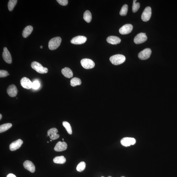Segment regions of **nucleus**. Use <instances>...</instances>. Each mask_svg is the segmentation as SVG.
Instances as JSON below:
<instances>
[{
  "mask_svg": "<svg viewBox=\"0 0 177 177\" xmlns=\"http://www.w3.org/2000/svg\"><path fill=\"white\" fill-rule=\"evenodd\" d=\"M63 141H64V139H63Z\"/></svg>",
  "mask_w": 177,
  "mask_h": 177,
  "instance_id": "39",
  "label": "nucleus"
},
{
  "mask_svg": "<svg viewBox=\"0 0 177 177\" xmlns=\"http://www.w3.org/2000/svg\"><path fill=\"white\" fill-rule=\"evenodd\" d=\"M23 143V141L21 139H18L11 144L9 146L10 149L11 151H15L19 149Z\"/></svg>",
  "mask_w": 177,
  "mask_h": 177,
  "instance_id": "14",
  "label": "nucleus"
},
{
  "mask_svg": "<svg viewBox=\"0 0 177 177\" xmlns=\"http://www.w3.org/2000/svg\"><path fill=\"white\" fill-rule=\"evenodd\" d=\"M110 60L113 65H119L125 61L126 57L122 55H116L110 57Z\"/></svg>",
  "mask_w": 177,
  "mask_h": 177,
  "instance_id": "1",
  "label": "nucleus"
},
{
  "mask_svg": "<svg viewBox=\"0 0 177 177\" xmlns=\"http://www.w3.org/2000/svg\"><path fill=\"white\" fill-rule=\"evenodd\" d=\"M12 125L11 123H7L4 124H3L0 126V133L5 132L12 127Z\"/></svg>",
  "mask_w": 177,
  "mask_h": 177,
  "instance_id": "23",
  "label": "nucleus"
},
{
  "mask_svg": "<svg viewBox=\"0 0 177 177\" xmlns=\"http://www.w3.org/2000/svg\"><path fill=\"white\" fill-rule=\"evenodd\" d=\"M7 177H17L15 175L12 174H10L8 175Z\"/></svg>",
  "mask_w": 177,
  "mask_h": 177,
  "instance_id": "33",
  "label": "nucleus"
},
{
  "mask_svg": "<svg viewBox=\"0 0 177 177\" xmlns=\"http://www.w3.org/2000/svg\"><path fill=\"white\" fill-rule=\"evenodd\" d=\"M86 167V163L85 162L82 161L79 164L77 167V171L81 172L84 171Z\"/></svg>",
  "mask_w": 177,
  "mask_h": 177,
  "instance_id": "27",
  "label": "nucleus"
},
{
  "mask_svg": "<svg viewBox=\"0 0 177 177\" xmlns=\"http://www.w3.org/2000/svg\"><path fill=\"white\" fill-rule=\"evenodd\" d=\"M83 18L84 20L87 23H90L91 21L92 16L91 13L89 11H86L84 14Z\"/></svg>",
  "mask_w": 177,
  "mask_h": 177,
  "instance_id": "22",
  "label": "nucleus"
},
{
  "mask_svg": "<svg viewBox=\"0 0 177 177\" xmlns=\"http://www.w3.org/2000/svg\"><path fill=\"white\" fill-rule=\"evenodd\" d=\"M108 177H111V176H109Z\"/></svg>",
  "mask_w": 177,
  "mask_h": 177,
  "instance_id": "36",
  "label": "nucleus"
},
{
  "mask_svg": "<svg viewBox=\"0 0 177 177\" xmlns=\"http://www.w3.org/2000/svg\"><path fill=\"white\" fill-rule=\"evenodd\" d=\"M17 0H10L9 1L8 4V8L9 11H12L14 9L17 3Z\"/></svg>",
  "mask_w": 177,
  "mask_h": 177,
  "instance_id": "25",
  "label": "nucleus"
},
{
  "mask_svg": "<svg viewBox=\"0 0 177 177\" xmlns=\"http://www.w3.org/2000/svg\"><path fill=\"white\" fill-rule=\"evenodd\" d=\"M152 53V51L150 48H146L139 53L138 57L139 59L142 60L149 58Z\"/></svg>",
  "mask_w": 177,
  "mask_h": 177,
  "instance_id": "6",
  "label": "nucleus"
},
{
  "mask_svg": "<svg viewBox=\"0 0 177 177\" xmlns=\"http://www.w3.org/2000/svg\"><path fill=\"white\" fill-rule=\"evenodd\" d=\"M7 94L9 96L11 97L16 96L17 93V89L16 86L14 85H11L7 88Z\"/></svg>",
  "mask_w": 177,
  "mask_h": 177,
  "instance_id": "16",
  "label": "nucleus"
},
{
  "mask_svg": "<svg viewBox=\"0 0 177 177\" xmlns=\"http://www.w3.org/2000/svg\"><path fill=\"white\" fill-rule=\"evenodd\" d=\"M40 48H41V49L43 48V46H40Z\"/></svg>",
  "mask_w": 177,
  "mask_h": 177,
  "instance_id": "35",
  "label": "nucleus"
},
{
  "mask_svg": "<svg viewBox=\"0 0 177 177\" xmlns=\"http://www.w3.org/2000/svg\"><path fill=\"white\" fill-rule=\"evenodd\" d=\"M67 143L59 141L57 143L54 148V150L57 152H61L67 149Z\"/></svg>",
  "mask_w": 177,
  "mask_h": 177,
  "instance_id": "15",
  "label": "nucleus"
},
{
  "mask_svg": "<svg viewBox=\"0 0 177 177\" xmlns=\"http://www.w3.org/2000/svg\"><path fill=\"white\" fill-rule=\"evenodd\" d=\"M87 40V39L85 37L79 35L73 38L71 42L72 44L78 45L85 43Z\"/></svg>",
  "mask_w": 177,
  "mask_h": 177,
  "instance_id": "11",
  "label": "nucleus"
},
{
  "mask_svg": "<svg viewBox=\"0 0 177 177\" xmlns=\"http://www.w3.org/2000/svg\"><path fill=\"white\" fill-rule=\"evenodd\" d=\"M33 28L32 26H28L24 29L23 32V37L26 38L31 34L33 31Z\"/></svg>",
  "mask_w": 177,
  "mask_h": 177,
  "instance_id": "20",
  "label": "nucleus"
},
{
  "mask_svg": "<svg viewBox=\"0 0 177 177\" xmlns=\"http://www.w3.org/2000/svg\"><path fill=\"white\" fill-rule=\"evenodd\" d=\"M137 1L134 0L132 6V11L133 13H136L138 11L140 7V4L138 3H136Z\"/></svg>",
  "mask_w": 177,
  "mask_h": 177,
  "instance_id": "29",
  "label": "nucleus"
},
{
  "mask_svg": "<svg viewBox=\"0 0 177 177\" xmlns=\"http://www.w3.org/2000/svg\"><path fill=\"white\" fill-rule=\"evenodd\" d=\"M50 141H52V140H50Z\"/></svg>",
  "mask_w": 177,
  "mask_h": 177,
  "instance_id": "38",
  "label": "nucleus"
},
{
  "mask_svg": "<svg viewBox=\"0 0 177 177\" xmlns=\"http://www.w3.org/2000/svg\"><path fill=\"white\" fill-rule=\"evenodd\" d=\"M9 75L7 71L4 70H0V77H5Z\"/></svg>",
  "mask_w": 177,
  "mask_h": 177,
  "instance_id": "31",
  "label": "nucleus"
},
{
  "mask_svg": "<svg viewBox=\"0 0 177 177\" xmlns=\"http://www.w3.org/2000/svg\"><path fill=\"white\" fill-rule=\"evenodd\" d=\"M57 1L60 5L63 6L67 5L68 3L67 0H57Z\"/></svg>",
  "mask_w": 177,
  "mask_h": 177,
  "instance_id": "32",
  "label": "nucleus"
},
{
  "mask_svg": "<svg viewBox=\"0 0 177 177\" xmlns=\"http://www.w3.org/2000/svg\"><path fill=\"white\" fill-rule=\"evenodd\" d=\"M63 124L67 130L68 133L70 134H71L72 133V130L71 127L69 123L67 121H64L63 122Z\"/></svg>",
  "mask_w": 177,
  "mask_h": 177,
  "instance_id": "26",
  "label": "nucleus"
},
{
  "mask_svg": "<svg viewBox=\"0 0 177 177\" xmlns=\"http://www.w3.org/2000/svg\"><path fill=\"white\" fill-rule=\"evenodd\" d=\"M136 142V140L134 138H128V137L122 139L120 141L122 145L125 147H128L131 145H134Z\"/></svg>",
  "mask_w": 177,
  "mask_h": 177,
  "instance_id": "8",
  "label": "nucleus"
},
{
  "mask_svg": "<svg viewBox=\"0 0 177 177\" xmlns=\"http://www.w3.org/2000/svg\"><path fill=\"white\" fill-rule=\"evenodd\" d=\"M53 161L55 163L63 164L66 161V159L63 156H57L53 159Z\"/></svg>",
  "mask_w": 177,
  "mask_h": 177,
  "instance_id": "21",
  "label": "nucleus"
},
{
  "mask_svg": "<svg viewBox=\"0 0 177 177\" xmlns=\"http://www.w3.org/2000/svg\"><path fill=\"white\" fill-rule=\"evenodd\" d=\"M21 85L23 88L30 89L32 88L33 83L30 80L26 77H24L21 81Z\"/></svg>",
  "mask_w": 177,
  "mask_h": 177,
  "instance_id": "9",
  "label": "nucleus"
},
{
  "mask_svg": "<svg viewBox=\"0 0 177 177\" xmlns=\"http://www.w3.org/2000/svg\"><path fill=\"white\" fill-rule=\"evenodd\" d=\"M128 11V6L125 4L122 7L119 14L121 16H125L126 15Z\"/></svg>",
  "mask_w": 177,
  "mask_h": 177,
  "instance_id": "28",
  "label": "nucleus"
},
{
  "mask_svg": "<svg viewBox=\"0 0 177 177\" xmlns=\"http://www.w3.org/2000/svg\"><path fill=\"white\" fill-rule=\"evenodd\" d=\"M33 69L36 71L37 72L41 74L47 73L48 72L47 68L44 67L41 64L36 61L32 62L31 65Z\"/></svg>",
  "mask_w": 177,
  "mask_h": 177,
  "instance_id": "3",
  "label": "nucleus"
},
{
  "mask_svg": "<svg viewBox=\"0 0 177 177\" xmlns=\"http://www.w3.org/2000/svg\"><path fill=\"white\" fill-rule=\"evenodd\" d=\"M3 57L4 60L8 64H11L12 63L11 56L7 48L4 47L3 48Z\"/></svg>",
  "mask_w": 177,
  "mask_h": 177,
  "instance_id": "13",
  "label": "nucleus"
},
{
  "mask_svg": "<svg viewBox=\"0 0 177 177\" xmlns=\"http://www.w3.org/2000/svg\"><path fill=\"white\" fill-rule=\"evenodd\" d=\"M24 168L32 173H34L35 171V166L31 161L26 160L23 163Z\"/></svg>",
  "mask_w": 177,
  "mask_h": 177,
  "instance_id": "17",
  "label": "nucleus"
},
{
  "mask_svg": "<svg viewBox=\"0 0 177 177\" xmlns=\"http://www.w3.org/2000/svg\"><path fill=\"white\" fill-rule=\"evenodd\" d=\"M132 29L133 26L131 24H126L122 27L119 30V32L122 35H126L131 33Z\"/></svg>",
  "mask_w": 177,
  "mask_h": 177,
  "instance_id": "10",
  "label": "nucleus"
},
{
  "mask_svg": "<svg viewBox=\"0 0 177 177\" xmlns=\"http://www.w3.org/2000/svg\"><path fill=\"white\" fill-rule=\"evenodd\" d=\"M121 177H125V176H121Z\"/></svg>",
  "mask_w": 177,
  "mask_h": 177,
  "instance_id": "37",
  "label": "nucleus"
},
{
  "mask_svg": "<svg viewBox=\"0 0 177 177\" xmlns=\"http://www.w3.org/2000/svg\"><path fill=\"white\" fill-rule=\"evenodd\" d=\"M81 64L84 68L87 69H91L94 68L95 66L94 62L91 59H82Z\"/></svg>",
  "mask_w": 177,
  "mask_h": 177,
  "instance_id": "4",
  "label": "nucleus"
},
{
  "mask_svg": "<svg viewBox=\"0 0 177 177\" xmlns=\"http://www.w3.org/2000/svg\"><path fill=\"white\" fill-rule=\"evenodd\" d=\"M106 40L108 43L116 45L120 43L121 41V40L119 37L115 36H109L108 37Z\"/></svg>",
  "mask_w": 177,
  "mask_h": 177,
  "instance_id": "18",
  "label": "nucleus"
},
{
  "mask_svg": "<svg viewBox=\"0 0 177 177\" xmlns=\"http://www.w3.org/2000/svg\"><path fill=\"white\" fill-rule=\"evenodd\" d=\"M40 84L39 81H35L33 83L32 88L34 89H37L40 87Z\"/></svg>",
  "mask_w": 177,
  "mask_h": 177,
  "instance_id": "30",
  "label": "nucleus"
},
{
  "mask_svg": "<svg viewBox=\"0 0 177 177\" xmlns=\"http://www.w3.org/2000/svg\"><path fill=\"white\" fill-rule=\"evenodd\" d=\"M81 80L77 77H74L70 81L71 85L73 87L81 85Z\"/></svg>",
  "mask_w": 177,
  "mask_h": 177,
  "instance_id": "24",
  "label": "nucleus"
},
{
  "mask_svg": "<svg viewBox=\"0 0 177 177\" xmlns=\"http://www.w3.org/2000/svg\"><path fill=\"white\" fill-rule=\"evenodd\" d=\"M103 177V176H102V177Z\"/></svg>",
  "mask_w": 177,
  "mask_h": 177,
  "instance_id": "40",
  "label": "nucleus"
},
{
  "mask_svg": "<svg viewBox=\"0 0 177 177\" xmlns=\"http://www.w3.org/2000/svg\"><path fill=\"white\" fill-rule=\"evenodd\" d=\"M58 132V130L57 128H54L48 130L47 134L51 140H55L59 138V135L57 134Z\"/></svg>",
  "mask_w": 177,
  "mask_h": 177,
  "instance_id": "12",
  "label": "nucleus"
},
{
  "mask_svg": "<svg viewBox=\"0 0 177 177\" xmlns=\"http://www.w3.org/2000/svg\"><path fill=\"white\" fill-rule=\"evenodd\" d=\"M61 41V39L59 37H54L51 39L49 42V48L51 50L56 49L60 45Z\"/></svg>",
  "mask_w": 177,
  "mask_h": 177,
  "instance_id": "2",
  "label": "nucleus"
},
{
  "mask_svg": "<svg viewBox=\"0 0 177 177\" xmlns=\"http://www.w3.org/2000/svg\"><path fill=\"white\" fill-rule=\"evenodd\" d=\"M152 15V9L150 7H146L141 15V19L144 22L149 20Z\"/></svg>",
  "mask_w": 177,
  "mask_h": 177,
  "instance_id": "5",
  "label": "nucleus"
},
{
  "mask_svg": "<svg viewBox=\"0 0 177 177\" xmlns=\"http://www.w3.org/2000/svg\"><path fill=\"white\" fill-rule=\"evenodd\" d=\"M61 72L64 76L68 78H71L73 77V73L69 68L65 67L61 70Z\"/></svg>",
  "mask_w": 177,
  "mask_h": 177,
  "instance_id": "19",
  "label": "nucleus"
},
{
  "mask_svg": "<svg viewBox=\"0 0 177 177\" xmlns=\"http://www.w3.org/2000/svg\"><path fill=\"white\" fill-rule=\"evenodd\" d=\"M2 115L1 114H0V119H1V120L2 118Z\"/></svg>",
  "mask_w": 177,
  "mask_h": 177,
  "instance_id": "34",
  "label": "nucleus"
},
{
  "mask_svg": "<svg viewBox=\"0 0 177 177\" xmlns=\"http://www.w3.org/2000/svg\"><path fill=\"white\" fill-rule=\"evenodd\" d=\"M147 37L145 33H140L137 35L134 39V42L136 44H140L144 43L147 40Z\"/></svg>",
  "mask_w": 177,
  "mask_h": 177,
  "instance_id": "7",
  "label": "nucleus"
}]
</instances>
